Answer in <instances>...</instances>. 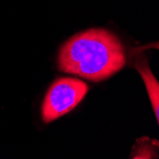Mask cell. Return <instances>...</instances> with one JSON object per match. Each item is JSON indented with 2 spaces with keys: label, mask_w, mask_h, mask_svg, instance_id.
<instances>
[{
  "label": "cell",
  "mask_w": 159,
  "mask_h": 159,
  "mask_svg": "<svg viewBox=\"0 0 159 159\" xmlns=\"http://www.w3.org/2000/svg\"><path fill=\"white\" fill-rule=\"evenodd\" d=\"M126 64L125 51L119 39L102 29L75 34L61 48L59 69L94 82L102 81Z\"/></svg>",
  "instance_id": "6da1fadb"
},
{
  "label": "cell",
  "mask_w": 159,
  "mask_h": 159,
  "mask_svg": "<svg viewBox=\"0 0 159 159\" xmlns=\"http://www.w3.org/2000/svg\"><path fill=\"white\" fill-rule=\"evenodd\" d=\"M88 85L76 78L57 79L49 89L42 106V117L52 122L75 108L88 92Z\"/></svg>",
  "instance_id": "7a4b0ae2"
},
{
  "label": "cell",
  "mask_w": 159,
  "mask_h": 159,
  "mask_svg": "<svg viewBox=\"0 0 159 159\" xmlns=\"http://www.w3.org/2000/svg\"><path fill=\"white\" fill-rule=\"evenodd\" d=\"M140 74L145 82V85L148 89V93L150 94V98L152 103V108L154 109V112L156 118L158 119V82L151 73V70L147 67V65H141L137 67Z\"/></svg>",
  "instance_id": "3957f363"
}]
</instances>
